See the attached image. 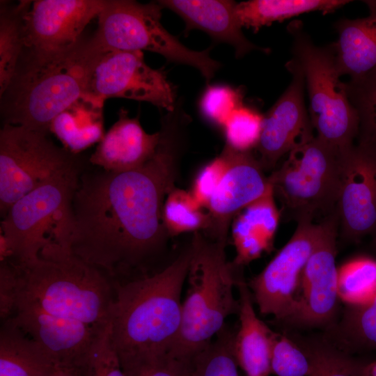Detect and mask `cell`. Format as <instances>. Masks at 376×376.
Returning <instances> with one entry per match:
<instances>
[{
	"label": "cell",
	"mask_w": 376,
	"mask_h": 376,
	"mask_svg": "<svg viewBox=\"0 0 376 376\" xmlns=\"http://www.w3.org/2000/svg\"><path fill=\"white\" fill-rule=\"evenodd\" d=\"M185 127L161 125L154 156L143 166L123 172L97 167L81 171L72 198L70 253L112 280L139 272L164 249L169 235L162 210L174 188Z\"/></svg>",
	"instance_id": "6da1fadb"
},
{
	"label": "cell",
	"mask_w": 376,
	"mask_h": 376,
	"mask_svg": "<svg viewBox=\"0 0 376 376\" xmlns=\"http://www.w3.org/2000/svg\"><path fill=\"white\" fill-rule=\"evenodd\" d=\"M190 245L153 274L113 281L111 340L124 371L166 356L179 332L181 292L191 258Z\"/></svg>",
	"instance_id": "7a4b0ae2"
},
{
	"label": "cell",
	"mask_w": 376,
	"mask_h": 376,
	"mask_svg": "<svg viewBox=\"0 0 376 376\" xmlns=\"http://www.w3.org/2000/svg\"><path fill=\"white\" fill-rule=\"evenodd\" d=\"M107 50L94 34L58 50L24 47L15 72L0 94L3 125L49 133L53 120L90 93L94 70Z\"/></svg>",
	"instance_id": "3957f363"
},
{
	"label": "cell",
	"mask_w": 376,
	"mask_h": 376,
	"mask_svg": "<svg viewBox=\"0 0 376 376\" xmlns=\"http://www.w3.org/2000/svg\"><path fill=\"white\" fill-rule=\"evenodd\" d=\"M226 246V242L194 233L180 327L167 354L175 359L191 364L221 330L226 318L239 312L234 288L240 276L237 267L227 260Z\"/></svg>",
	"instance_id": "277c9868"
},
{
	"label": "cell",
	"mask_w": 376,
	"mask_h": 376,
	"mask_svg": "<svg viewBox=\"0 0 376 376\" xmlns=\"http://www.w3.org/2000/svg\"><path fill=\"white\" fill-rule=\"evenodd\" d=\"M15 266L16 299L31 301L49 313L97 329L109 323L113 280L98 268L69 253Z\"/></svg>",
	"instance_id": "5b68a950"
},
{
	"label": "cell",
	"mask_w": 376,
	"mask_h": 376,
	"mask_svg": "<svg viewBox=\"0 0 376 376\" xmlns=\"http://www.w3.org/2000/svg\"><path fill=\"white\" fill-rule=\"evenodd\" d=\"M84 166L81 159L9 208L0 225V235L11 252V258L7 260L24 266L54 251L71 253L72 198Z\"/></svg>",
	"instance_id": "8992f818"
},
{
	"label": "cell",
	"mask_w": 376,
	"mask_h": 376,
	"mask_svg": "<svg viewBox=\"0 0 376 376\" xmlns=\"http://www.w3.org/2000/svg\"><path fill=\"white\" fill-rule=\"evenodd\" d=\"M292 59L301 68L308 91V114L315 136L341 154L359 133V117L337 66L332 43L315 45L300 22L289 24Z\"/></svg>",
	"instance_id": "52a82bcc"
},
{
	"label": "cell",
	"mask_w": 376,
	"mask_h": 376,
	"mask_svg": "<svg viewBox=\"0 0 376 376\" xmlns=\"http://www.w3.org/2000/svg\"><path fill=\"white\" fill-rule=\"evenodd\" d=\"M162 8L158 2L106 0L94 36L107 51L157 53L170 62L196 68L208 82L220 63L210 56V48L192 50L169 33L161 22Z\"/></svg>",
	"instance_id": "ba28073f"
},
{
	"label": "cell",
	"mask_w": 376,
	"mask_h": 376,
	"mask_svg": "<svg viewBox=\"0 0 376 376\" xmlns=\"http://www.w3.org/2000/svg\"><path fill=\"white\" fill-rule=\"evenodd\" d=\"M340 155L315 135L295 147L268 176L283 211L297 222L336 210L341 178Z\"/></svg>",
	"instance_id": "9c48e42d"
},
{
	"label": "cell",
	"mask_w": 376,
	"mask_h": 376,
	"mask_svg": "<svg viewBox=\"0 0 376 376\" xmlns=\"http://www.w3.org/2000/svg\"><path fill=\"white\" fill-rule=\"evenodd\" d=\"M48 133L3 125L0 131V212L81 158L56 145Z\"/></svg>",
	"instance_id": "30bf717a"
},
{
	"label": "cell",
	"mask_w": 376,
	"mask_h": 376,
	"mask_svg": "<svg viewBox=\"0 0 376 376\" xmlns=\"http://www.w3.org/2000/svg\"><path fill=\"white\" fill-rule=\"evenodd\" d=\"M324 219L297 222L288 242L248 286L260 313L287 322L295 314L299 298L304 268L318 242Z\"/></svg>",
	"instance_id": "8fae6325"
},
{
	"label": "cell",
	"mask_w": 376,
	"mask_h": 376,
	"mask_svg": "<svg viewBox=\"0 0 376 376\" xmlns=\"http://www.w3.org/2000/svg\"><path fill=\"white\" fill-rule=\"evenodd\" d=\"M90 93L104 101L118 97L146 102L167 112L177 104L175 87L164 70L146 64L141 51H106L94 70Z\"/></svg>",
	"instance_id": "7c38bea8"
},
{
	"label": "cell",
	"mask_w": 376,
	"mask_h": 376,
	"mask_svg": "<svg viewBox=\"0 0 376 376\" xmlns=\"http://www.w3.org/2000/svg\"><path fill=\"white\" fill-rule=\"evenodd\" d=\"M7 320L38 343L58 368H77L84 373L102 329L53 315L22 298L16 299L13 314Z\"/></svg>",
	"instance_id": "4fadbf2b"
},
{
	"label": "cell",
	"mask_w": 376,
	"mask_h": 376,
	"mask_svg": "<svg viewBox=\"0 0 376 376\" xmlns=\"http://www.w3.org/2000/svg\"><path fill=\"white\" fill-rule=\"evenodd\" d=\"M324 219L323 232L302 272L297 310L287 322L300 327L331 324L339 299L336 264L339 221L336 210Z\"/></svg>",
	"instance_id": "5bb4252c"
},
{
	"label": "cell",
	"mask_w": 376,
	"mask_h": 376,
	"mask_svg": "<svg viewBox=\"0 0 376 376\" xmlns=\"http://www.w3.org/2000/svg\"><path fill=\"white\" fill-rule=\"evenodd\" d=\"M336 212L345 237L357 241L376 232V150L357 143L340 155Z\"/></svg>",
	"instance_id": "9a60e30c"
},
{
	"label": "cell",
	"mask_w": 376,
	"mask_h": 376,
	"mask_svg": "<svg viewBox=\"0 0 376 376\" xmlns=\"http://www.w3.org/2000/svg\"><path fill=\"white\" fill-rule=\"evenodd\" d=\"M285 66L292 75V81L263 116L261 133L256 147L257 158L265 171L274 169L281 157L314 135L304 102V74L292 58Z\"/></svg>",
	"instance_id": "2e32d148"
},
{
	"label": "cell",
	"mask_w": 376,
	"mask_h": 376,
	"mask_svg": "<svg viewBox=\"0 0 376 376\" xmlns=\"http://www.w3.org/2000/svg\"><path fill=\"white\" fill-rule=\"evenodd\" d=\"M223 150L228 165L206 209L209 217L207 237L227 241L232 221L246 206L264 195L271 187L257 157L251 151L239 152L227 146Z\"/></svg>",
	"instance_id": "e0dca14e"
},
{
	"label": "cell",
	"mask_w": 376,
	"mask_h": 376,
	"mask_svg": "<svg viewBox=\"0 0 376 376\" xmlns=\"http://www.w3.org/2000/svg\"><path fill=\"white\" fill-rule=\"evenodd\" d=\"M105 3L106 0L33 1L25 18V47L51 51L75 44Z\"/></svg>",
	"instance_id": "ac0fdd59"
},
{
	"label": "cell",
	"mask_w": 376,
	"mask_h": 376,
	"mask_svg": "<svg viewBox=\"0 0 376 376\" xmlns=\"http://www.w3.org/2000/svg\"><path fill=\"white\" fill-rule=\"evenodd\" d=\"M160 132L147 133L139 118L120 109L118 120L104 134L88 158L93 166L107 171L123 172L139 168L155 154Z\"/></svg>",
	"instance_id": "d6986e66"
},
{
	"label": "cell",
	"mask_w": 376,
	"mask_h": 376,
	"mask_svg": "<svg viewBox=\"0 0 376 376\" xmlns=\"http://www.w3.org/2000/svg\"><path fill=\"white\" fill-rule=\"evenodd\" d=\"M163 8L179 15L185 23V31L201 30L214 41L232 46L237 58L254 51L269 49L249 41L243 33L236 14L237 2L229 0H161Z\"/></svg>",
	"instance_id": "ffe728a7"
},
{
	"label": "cell",
	"mask_w": 376,
	"mask_h": 376,
	"mask_svg": "<svg viewBox=\"0 0 376 376\" xmlns=\"http://www.w3.org/2000/svg\"><path fill=\"white\" fill-rule=\"evenodd\" d=\"M281 215L272 186L237 214L230 226L236 251L233 264L236 267L272 250Z\"/></svg>",
	"instance_id": "44dd1931"
},
{
	"label": "cell",
	"mask_w": 376,
	"mask_h": 376,
	"mask_svg": "<svg viewBox=\"0 0 376 376\" xmlns=\"http://www.w3.org/2000/svg\"><path fill=\"white\" fill-rule=\"evenodd\" d=\"M240 326L235 333L234 352L237 365L246 376H269L274 331L257 315L248 284L239 277Z\"/></svg>",
	"instance_id": "7402d4cb"
},
{
	"label": "cell",
	"mask_w": 376,
	"mask_h": 376,
	"mask_svg": "<svg viewBox=\"0 0 376 376\" xmlns=\"http://www.w3.org/2000/svg\"><path fill=\"white\" fill-rule=\"evenodd\" d=\"M369 15L340 19L334 24L338 38L332 43L341 76L356 79L376 69V0L363 1Z\"/></svg>",
	"instance_id": "603a6c76"
},
{
	"label": "cell",
	"mask_w": 376,
	"mask_h": 376,
	"mask_svg": "<svg viewBox=\"0 0 376 376\" xmlns=\"http://www.w3.org/2000/svg\"><path fill=\"white\" fill-rule=\"evenodd\" d=\"M104 100L91 94L79 98L52 122L54 134L70 152L78 155L103 138Z\"/></svg>",
	"instance_id": "cb8c5ba5"
},
{
	"label": "cell",
	"mask_w": 376,
	"mask_h": 376,
	"mask_svg": "<svg viewBox=\"0 0 376 376\" xmlns=\"http://www.w3.org/2000/svg\"><path fill=\"white\" fill-rule=\"evenodd\" d=\"M58 367L42 347L10 321L0 331V376H49Z\"/></svg>",
	"instance_id": "d4e9b609"
},
{
	"label": "cell",
	"mask_w": 376,
	"mask_h": 376,
	"mask_svg": "<svg viewBox=\"0 0 376 376\" xmlns=\"http://www.w3.org/2000/svg\"><path fill=\"white\" fill-rule=\"evenodd\" d=\"M351 1L347 0H249L237 3L235 14L242 27L254 31L274 22L303 13L321 11L330 13Z\"/></svg>",
	"instance_id": "484cf974"
},
{
	"label": "cell",
	"mask_w": 376,
	"mask_h": 376,
	"mask_svg": "<svg viewBox=\"0 0 376 376\" xmlns=\"http://www.w3.org/2000/svg\"><path fill=\"white\" fill-rule=\"evenodd\" d=\"M33 1L0 3V94L8 85L25 47V18Z\"/></svg>",
	"instance_id": "4316f807"
},
{
	"label": "cell",
	"mask_w": 376,
	"mask_h": 376,
	"mask_svg": "<svg viewBox=\"0 0 376 376\" xmlns=\"http://www.w3.org/2000/svg\"><path fill=\"white\" fill-rule=\"evenodd\" d=\"M334 333L338 346L350 353L376 350V296L364 304L346 305Z\"/></svg>",
	"instance_id": "83f0119b"
},
{
	"label": "cell",
	"mask_w": 376,
	"mask_h": 376,
	"mask_svg": "<svg viewBox=\"0 0 376 376\" xmlns=\"http://www.w3.org/2000/svg\"><path fill=\"white\" fill-rule=\"evenodd\" d=\"M338 295L349 306L371 301L376 296V260L359 256L338 267Z\"/></svg>",
	"instance_id": "f1b7e54d"
},
{
	"label": "cell",
	"mask_w": 376,
	"mask_h": 376,
	"mask_svg": "<svg viewBox=\"0 0 376 376\" xmlns=\"http://www.w3.org/2000/svg\"><path fill=\"white\" fill-rule=\"evenodd\" d=\"M311 361L308 376H361L371 361L356 357L327 339L303 344Z\"/></svg>",
	"instance_id": "f546056e"
},
{
	"label": "cell",
	"mask_w": 376,
	"mask_h": 376,
	"mask_svg": "<svg viewBox=\"0 0 376 376\" xmlns=\"http://www.w3.org/2000/svg\"><path fill=\"white\" fill-rule=\"evenodd\" d=\"M190 191L174 187L166 196L163 221L169 236L205 231L209 224L207 212Z\"/></svg>",
	"instance_id": "4dcf8cb0"
},
{
	"label": "cell",
	"mask_w": 376,
	"mask_h": 376,
	"mask_svg": "<svg viewBox=\"0 0 376 376\" xmlns=\"http://www.w3.org/2000/svg\"><path fill=\"white\" fill-rule=\"evenodd\" d=\"M235 333L225 324L216 339L193 359L190 376H239L234 352Z\"/></svg>",
	"instance_id": "1f68e13d"
},
{
	"label": "cell",
	"mask_w": 376,
	"mask_h": 376,
	"mask_svg": "<svg viewBox=\"0 0 376 376\" xmlns=\"http://www.w3.org/2000/svg\"><path fill=\"white\" fill-rule=\"evenodd\" d=\"M345 84L359 117L358 142L376 150V69Z\"/></svg>",
	"instance_id": "d6a6232c"
},
{
	"label": "cell",
	"mask_w": 376,
	"mask_h": 376,
	"mask_svg": "<svg viewBox=\"0 0 376 376\" xmlns=\"http://www.w3.org/2000/svg\"><path fill=\"white\" fill-rule=\"evenodd\" d=\"M271 374L308 376L311 361L306 349L285 334L275 332L271 350Z\"/></svg>",
	"instance_id": "836d02e7"
},
{
	"label": "cell",
	"mask_w": 376,
	"mask_h": 376,
	"mask_svg": "<svg viewBox=\"0 0 376 376\" xmlns=\"http://www.w3.org/2000/svg\"><path fill=\"white\" fill-rule=\"evenodd\" d=\"M263 116L249 107L240 106L223 127L226 146L239 152L256 148L261 133Z\"/></svg>",
	"instance_id": "e575fe53"
},
{
	"label": "cell",
	"mask_w": 376,
	"mask_h": 376,
	"mask_svg": "<svg viewBox=\"0 0 376 376\" xmlns=\"http://www.w3.org/2000/svg\"><path fill=\"white\" fill-rule=\"evenodd\" d=\"M242 104L240 91L228 86H210L200 101L203 116L215 125L224 127L232 113Z\"/></svg>",
	"instance_id": "d590c367"
},
{
	"label": "cell",
	"mask_w": 376,
	"mask_h": 376,
	"mask_svg": "<svg viewBox=\"0 0 376 376\" xmlns=\"http://www.w3.org/2000/svg\"><path fill=\"white\" fill-rule=\"evenodd\" d=\"M86 376H127L111 340L109 323L99 332L91 350Z\"/></svg>",
	"instance_id": "8d00e7d4"
},
{
	"label": "cell",
	"mask_w": 376,
	"mask_h": 376,
	"mask_svg": "<svg viewBox=\"0 0 376 376\" xmlns=\"http://www.w3.org/2000/svg\"><path fill=\"white\" fill-rule=\"evenodd\" d=\"M228 165L226 154L221 155L205 165L196 176L190 191L196 201L204 208L219 187Z\"/></svg>",
	"instance_id": "74e56055"
},
{
	"label": "cell",
	"mask_w": 376,
	"mask_h": 376,
	"mask_svg": "<svg viewBox=\"0 0 376 376\" xmlns=\"http://www.w3.org/2000/svg\"><path fill=\"white\" fill-rule=\"evenodd\" d=\"M18 273L15 264L9 260L0 262V314L3 321L13 314L17 284Z\"/></svg>",
	"instance_id": "f35d334b"
},
{
	"label": "cell",
	"mask_w": 376,
	"mask_h": 376,
	"mask_svg": "<svg viewBox=\"0 0 376 376\" xmlns=\"http://www.w3.org/2000/svg\"><path fill=\"white\" fill-rule=\"evenodd\" d=\"M190 364L166 355L124 372L127 376H190Z\"/></svg>",
	"instance_id": "ab89813d"
},
{
	"label": "cell",
	"mask_w": 376,
	"mask_h": 376,
	"mask_svg": "<svg viewBox=\"0 0 376 376\" xmlns=\"http://www.w3.org/2000/svg\"><path fill=\"white\" fill-rule=\"evenodd\" d=\"M49 376H85V373L77 368H57Z\"/></svg>",
	"instance_id": "60d3db41"
},
{
	"label": "cell",
	"mask_w": 376,
	"mask_h": 376,
	"mask_svg": "<svg viewBox=\"0 0 376 376\" xmlns=\"http://www.w3.org/2000/svg\"><path fill=\"white\" fill-rule=\"evenodd\" d=\"M361 376H376V359L371 360L367 364Z\"/></svg>",
	"instance_id": "b9f144b4"
},
{
	"label": "cell",
	"mask_w": 376,
	"mask_h": 376,
	"mask_svg": "<svg viewBox=\"0 0 376 376\" xmlns=\"http://www.w3.org/2000/svg\"><path fill=\"white\" fill-rule=\"evenodd\" d=\"M371 246L373 249L376 251V232L374 233L373 238L371 241Z\"/></svg>",
	"instance_id": "7bdbcfd3"
}]
</instances>
